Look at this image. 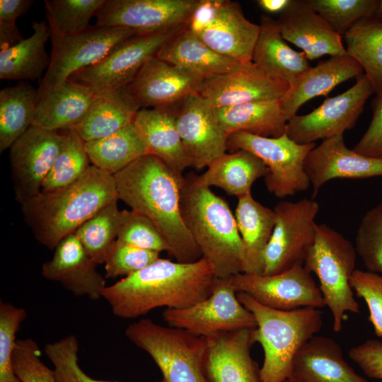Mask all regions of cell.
<instances>
[{
    "mask_svg": "<svg viewBox=\"0 0 382 382\" xmlns=\"http://www.w3.org/2000/svg\"><path fill=\"white\" fill-rule=\"evenodd\" d=\"M158 258L159 253L157 252L139 248L116 240L104 262L105 277H127L148 267Z\"/></svg>",
    "mask_w": 382,
    "mask_h": 382,
    "instance_id": "obj_47",
    "label": "cell"
},
{
    "mask_svg": "<svg viewBox=\"0 0 382 382\" xmlns=\"http://www.w3.org/2000/svg\"><path fill=\"white\" fill-rule=\"evenodd\" d=\"M185 26L139 34L119 44L99 62L72 74L69 79L86 86L96 93L128 86L150 58Z\"/></svg>",
    "mask_w": 382,
    "mask_h": 382,
    "instance_id": "obj_12",
    "label": "cell"
},
{
    "mask_svg": "<svg viewBox=\"0 0 382 382\" xmlns=\"http://www.w3.org/2000/svg\"><path fill=\"white\" fill-rule=\"evenodd\" d=\"M113 177L118 199L156 224L168 246V253L177 262L189 263L202 258L182 215L183 175L149 154Z\"/></svg>",
    "mask_w": 382,
    "mask_h": 382,
    "instance_id": "obj_1",
    "label": "cell"
},
{
    "mask_svg": "<svg viewBox=\"0 0 382 382\" xmlns=\"http://www.w3.org/2000/svg\"><path fill=\"white\" fill-rule=\"evenodd\" d=\"M374 18L382 21V0L378 1V4Z\"/></svg>",
    "mask_w": 382,
    "mask_h": 382,
    "instance_id": "obj_56",
    "label": "cell"
},
{
    "mask_svg": "<svg viewBox=\"0 0 382 382\" xmlns=\"http://www.w3.org/2000/svg\"><path fill=\"white\" fill-rule=\"evenodd\" d=\"M215 114L228 136L233 132H245L261 137H278L286 133L288 122L280 100L215 108Z\"/></svg>",
    "mask_w": 382,
    "mask_h": 382,
    "instance_id": "obj_34",
    "label": "cell"
},
{
    "mask_svg": "<svg viewBox=\"0 0 382 382\" xmlns=\"http://www.w3.org/2000/svg\"><path fill=\"white\" fill-rule=\"evenodd\" d=\"M308 3L333 29L345 36L362 21L374 18L378 0H308Z\"/></svg>",
    "mask_w": 382,
    "mask_h": 382,
    "instance_id": "obj_42",
    "label": "cell"
},
{
    "mask_svg": "<svg viewBox=\"0 0 382 382\" xmlns=\"http://www.w3.org/2000/svg\"><path fill=\"white\" fill-rule=\"evenodd\" d=\"M232 281L237 293H245L273 309L292 311L325 306L319 286L303 265L273 275L242 272L233 276Z\"/></svg>",
    "mask_w": 382,
    "mask_h": 382,
    "instance_id": "obj_14",
    "label": "cell"
},
{
    "mask_svg": "<svg viewBox=\"0 0 382 382\" xmlns=\"http://www.w3.org/2000/svg\"><path fill=\"white\" fill-rule=\"evenodd\" d=\"M253 329L204 337V371L208 382H261L260 369L250 356Z\"/></svg>",
    "mask_w": 382,
    "mask_h": 382,
    "instance_id": "obj_21",
    "label": "cell"
},
{
    "mask_svg": "<svg viewBox=\"0 0 382 382\" xmlns=\"http://www.w3.org/2000/svg\"><path fill=\"white\" fill-rule=\"evenodd\" d=\"M347 54L361 66L376 95L382 93V21H361L345 36Z\"/></svg>",
    "mask_w": 382,
    "mask_h": 382,
    "instance_id": "obj_38",
    "label": "cell"
},
{
    "mask_svg": "<svg viewBox=\"0 0 382 382\" xmlns=\"http://www.w3.org/2000/svg\"><path fill=\"white\" fill-rule=\"evenodd\" d=\"M198 0H105L96 25L124 28L139 34L186 26Z\"/></svg>",
    "mask_w": 382,
    "mask_h": 382,
    "instance_id": "obj_17",
    "label": "cell"
},
{
    "mask_svg": "<svg viewBox=\"0 0 382 382\" xmlns=\"http://www.w3.org/2000/svg\"><path fill=\"white\" fill-rule=\"evenodd\" d=\"M140 109L127 86L100 91L74 129L85 142L99 140L133 122Z\"/></svg>",
    "mask_w": 382,
    "mask_h": 382,
    "instance_id": "obj_29",
    "label": "cell"
},
{
    "mask_svg": "<svg viewBox=\"0 0 382 382\" xmlns=\"http://www.w3.org/2000/svg\"><path fill=\"white\" fill-rule=\"evenodd\" d=\"M85 141L74 129H67L62 149L45 179L41 192L64 188L78 180L91 166Z\"/></svg>",
    "mask_w": 382,
    "mask_h": 382,
    "instance_id": "obj_39",
    "label": "cell"
},
{
    "mask_svg": "<svg viewBox=\"0 0 382 382\" xmlns=\"http://www.w3.org/2000/svg\"><path fill=\"white\" fill-rule=\"evenodd\" d=\"M119 213L117 199L114 200L74 233L88 255L98 265L105 262L109 250L117 240Z\"/></svg>",
    "mask_w": 382,
    "mask_h": 382,
    "instance_id": "obj_41",
    "label": "cell"
},
{
    "mask_svg": "<svg viewBox=\"0 0 382 382\" xmlns=\"http://www.w3.org/2000/svg\"><path fill=\"white\" fill-rule=\"evenodd\" d=\"M105 0H45L46 18L51 35H74L87 30Z\"/></svg>",
    "mask_w": 382,
    "mask_h": 382,
    "instance_id": "obj_40",
    "label": "cell"
},
{
    "mask_svg": "<svg viewBox=\"0 0 382 382\" xmlns=\"http://www.w3.org/2000/svg\"><path fill=\"white\" fill-rule=\"evenodd\" d=\"M259 31L260 25L245 18L238 2L225 0L214 23L197 37L216 52L248 63Z\"/></svg>",
    "mask_w": 382,
    "mask_h": 382,
    "instance_id": "obj_28",
    "label": "cell"
},
{
    "mask_svg": "<svg viewBox=\"0 0 382 382\" xmlns=\"http://www.w3.org/2000/svg\"><path fill=\"white\" fill-rule=\"evenodd\" d=\"M252 62L270 76L288 84L311 66L303 52L292 49L282 37L277 20L260 17Z\"/></svg>",
    "mask_w": 382,
    "mask_h": 382,
    "instance_id": "obj_31",
    "label": "cell"
},
{
    "mask_svg": "<svg viewBox=\"0 0 382 382\" xmlns=\"http://www.w3.org/2000/svg\"><path fill=\"white\" fill-rule=\"evenodd\" d=\"M125 334L158 366L165 382H208L204 371L206 338L141 318Z\"/></svg>",
    "mask_w": 382,
    "mask_h": 382,
    "instance_id": "obj_7",
    "label": "cell"
},
{
    "mask_svg": "<svg viewBox=\"0 0 382 382\" xmlns=\"http://www.w3.org/2000/svg\"><path fill=\"white\" fill-rule=\"evenodd\" d=\"M289 378L296 382H368L345 360L337 342L318 335L299 350Z\"/></svg>",
    "mask_w": 382,
    "mask_h": 382,
    "instance_id": "obj_25",
    "label": "cell"
},
{
    "mask_svg": "<svg viewBox=\"0 0 382 382\" xmlns=\"http://www.w3.org/2000/svg\"><path fill=\"white\" fill-rule=\"evenodd\" d=\"M267 173V166L258 157L240 149L225 153L214 161L203 174L195 175V178L201 185L219 187L239 198L250 194L255 181L265 177Z\"/></svg>",
    "mask_w": 382,
    "mask_h": 382,
    "instance_id": "obj_33",
    "label": "cell"
},
{
    "mask_svg": "<svg viewBox=\"0 0 382 382\" xmlns=\"http://www.w3.org/2000/svg\"><path fill=\"white\" fill-rule=\"evenodd\" d=\"M315 239L303 266L313 272L319 289L332 318V329L340 332L347 313H359L350 279L354 272L357 252L354 245L325 224H316Z\"/></svg>",
    "mask_w": 382,
    "mask_h": 382,
    "instance_id": "obj_6",
    "label": "cell"
},
{
    "mask_svg": "<svg viewBox=\"0 0 382 382\" xmlns=\"http://www.w3.org/2000/svg\"><path fill=\"white\" fill-rule=\"evenodd\" d=\"M33 34L19 43L0 51V79L35 80L47 71L50 57L45 45L51 37L45 21L32 24Z\"/></svg>",
    "mask_w": 382,
    "mask_h": 382,
    "instance_id": "obj_35",
    "label": "cell"
},
{
    "mask_svg": "<svg viewBox=\"0 0 382 382\" xmlns=\"http://www.w3.org/2000/svg\"><path fill=\"white\" fill-rule=\"evenodd\" d=\"M175 120L192 167H208L226 153L228 135L216 118L215 108L199 93L175 105Z\"/></svg>",
    "mask_w": 382,
    "mask_h": 382,
    "instance_id": "obj_16",
    "label": "cell"
},
{
    "mask_svg": "<svg viewBox=\"0 0 382 382\" xmlns=\"http://www.w3.org/2000/svg\"><path fill=\"white\" fill-rule=\"evenodd\" d=\"M237 297L256 320L253 340L260 344L264 352L261 382L284 381L291 376L299 350L321 330L322 311L312 307L280 311L263 306L243 292H238Z\"/></svg>",
    "mask_w": 382,
    "mask_h": 382,
    "instance_id": "obj_5",
    "label": "cell"
},
{
    "mask_svg": "<svg viewBox=\"0 0 382 382\" xmlns=\"http://www.w3.org/2000/svg\"><path fill=\"white\" fill-rule=\"evenodd\" d=\"M117 240L135 247L168 252V246L156 224L147 216L124 209L120 211Z\"/></svg>",
    "mask_w": 382,
    "mask_h": 382,
    "instance_id": "obj_44",
    "label": "cell"
},
{
    "mask_svg": "<svg viewBox=\"0 0 382 382\" xmlns=\"http://www.w3.org/2000/svg\"><path fill=\"white\" fill-rule=\"evenodd\" d=\"M316 146V143H296L286 133L278 137H265L236 132L227 141V147L232 151H248L264 163L267 168L265 186L278 198L294 195L309 187L304 162Z\"/></svg>",
    "mask_w": 382,
    "mask_h": 382,
    "instance_id": "obj_8",
    "label": "cell"
},
{
    "mask_svg": "<svg viewBox=\"0 0 382 382\" xmlns=\"http://www.w3.org/2000/svg\"><path fill=\"white\" fill-rule=\"evenodd\" d=\"M204 78L156 57L149 59L127 86L140 108L175 105L199 92Z\"/></svg>",
    "mask_w": 382,
    "mask_h": 382,
    "instance_id": "obj_20",
    "label": "cell"
},
{
    "mask_svg": "<svg viewBox=\"0 0 382 382\" xmlns=\"http://www.w3.org/2000/svg\"><path fill=\"white\" fill-rule=\"evenodd\" d=\"M354 247L366 270L382 275V201L361 218Z\"/></svg>",
    "mask_w": 382,
    "mask_h": 382,
    "instance_id": "obj_43",
    "label": "cell"
},
{
    "mask_svg": "<svg viewBox=\"0 0 382 382\" xmlns=\"http://www.w3.org/2000/svg\"><path fill=\"white\" fill-rule=\"evenodd\" d=\"M13 365L21 382H58L54 370L41 360L39 345L31 338L16 340Z\"/></svg>",
    "mask_w": 382,
    "mask_h": 382,
    "instance_id": "obj_48",
    "label": "cell"
},
{
    "mask_svg": "<svg viewBox=\"0 0 382 382\" xmlns=\"http://www.w3.org/2000/svg\"><path fill=\"white\" fill-rule=\"evenodd\" d=\"M85 147L92 165L111 175L149 154L134 122L109 137L85 142Z\"/></svg>",
    "mask_w": 382,
    "mask_h": 382,
    "instance_id": "obj_36",
    "label": "cell"
},
{
    "mask_svg": "<svg viewBox=\"0 0 382 382\" xmlns=\"http://www.w3.org/2000/svg\"><path fill=\"white\" fill-rule=\"evenodd\" d=\"M27 317L26 311L11 303H0V382H21L15 373L13 353L16 333Z\"/></svg>",
    "mask_w": 382,
    "mask_h": 382,
    "instance_id": "obj_46",
    "label": "cell"
},
{
    "mask_svg": "<svg viewBox=\"0 0 382 382\" xmlns=\"http://www.w3.org/2000/svg\"><path fill=\"white\" fill-rule=\"evenodd\" d=\"M350 285L357 296L366 303L375 335L382 337V275L356 269Z\"/></svg>",
    "mask_w": 382,
    "mask_h": 382,
    "instance_id": "obj_49",
    "label": "cell"
},
{
    "mask_svg": "<svg viewBox=\"0 0 382 382\" xmlns=\"http://www.w3.org/2000/svg\"><path fill=\"white\" fill-rule=\"evenodd\" d=\"M215 279L213 269L202 257L189 263L158 258L106 286L102 298L116 317L133 319L159 307H190L212 294Z\"/></svg>",
    "mask_w": 382,
    "mask_h": 382,
    "instance_id": "obj_2",
    "label": "cell"
},
{
    "mask_svg": "<svg viewBox=\"0 0 382 382\" xmlns=\"http://www.w3.org/2000/svg\"><path fill=\"white\" fill-rule=\"evenodd\" d=\"M277 21L282 37L301 49L308 60L347 54L342 36L313 10L308 0H292Z\"/></svg>",
    "mask_w": 382,
    "mask_h": 382,
    "instance_id": "obj_23",
    "label": "cell"
},
{
    "mask_svg": "<svg viewBox=\"0 0 382 382\" xmlns=\"http://www.w3.org/2000/svg\"><path fill=\"white\" fill-rule=\"evenodd\" d=\"M24 39L16 23H0V51L14 46Z\"/></svg>",
    "mask_w": 382,
    "mask_h": 382,
    "instance_id": "obj_54",
    "label": "cell"
},
{
    "mask_svg": "<svg viewBox=\"0 0 382 382\" xmlns=\"http://www.w3.org/2000/svg\"><path fill=\"white\" fill-rule=\"evenodd\" d=\"M362 74L361 66L347 54L330 57L310 66L289 83L280 99L288 120L309 100L326 96L339 84Z\"/></svg>",
    "mask_w": 382,
    "mask_h": 382,
    "instance_id": "obj_24",
    "label": "cell"
},
{
    "mask_svg": "<svg viewBox=\"0 0 382 382\" xmlns=\"http://www.w3.org/2000/svg\"><path fill=\"white\" fill-rule=\"evenodd\" d=\"M292 0H257L259 8L270 14L283 13L291 4Z\"/></svg>",
    "mask_w": 382,
    "mask_h": 382,
    "instance_id": "obj_55",
    "label": "cell"
},
{
    "mask_svg": "<svg viewBox=\"0 0 382 382\" xmlns=\"http://www.w3.org/2000/svg\"><path fill=\"white\" fill-rule=\"evenodd\" d=\"M96 93L70 79L37 95L32 126L58 131L71 129L85 116Z\"/></svg>",
    "mask_w": 382,
    "mask_h": 382,
    "instance_id": "obj_27",
    "label": "cell"
},
{
    "mask_svg": "<svg viewBox=\"0 0 382 382\" xmlns=\"http://www.w3.org/2000/svg\"><path fill=\"white\" fill-rule=\"evenodd\" d=\"M118 196L113 175L91 165L75 183L40 192L20 204L35 238L49 249L75 231Z\"/></svg>",
    "mask_w": 382,
    "mask_h": 382,
    "instance_id": "obj_3",
    "label": "cell"
},
{
    "mask_svg": "<svg viewBox=\"0 0 382 382\" xmlns=\"http://www.w3.org/2000/svg\"><path fill=\"white\" fill-rule=\"evenodd\" d=\"M33 0H0V23H16L34 4Z\"/></svg>",
    "mask_w": 382,
    "mask_h": 382,
    "instance_id": "obj_53",
    "label": "cell"
},
{
    "mask_svg": "<svg viewBox=\"0 0 382 382\" xmlns=\"http://www.w3.org/2000/svg\"><path fill=\"white\" fill-rule=\"evenodd\" d=\"M79 350L78 339L74 335L45 345L44 352L54 366L58 382H118L98 380L88 376L79 364Z\"/></svg>",
    "mask_w": 382,
    "mask_h": 382,
    "instance_id": "obj_45",
    "label": "cell"
},
{
    "mask_svg": "<svg viewBox=\"0 0 382 382\" xmlns=\"http://www.w3.org/2000/svg\"><path fill=\"white\" fill-rule=\"evenodd\" d=\"M64 134L31 126L10 147L15 198L20 204L37 195L59 154Z\"/></svg>",
    "mask_w": 382,
    "mask_h": 382,
    "instance_id": "obj_15",
    "label": "cell"
},
{
    "mask_svg": "<svg viewBox=\"0 0 382 382\" xmlns=\"http://www.w3.org/2000/svg\"><path fill=\"white\" fill-rule=\"evenodd\" d=\"M156 57L202 78L231 72L243 64L213 50L186 28L167 41Z\"/></svg>",
    "mask_w": 382,
    "mask_h": 382,
    "instance_id": "obj_32",
    "label": "cell"
},
{
    "mask_svg": "<svg viewBox=\"0 0 382 382\" xmlns=\"http://www.w3.org/2000/svg\"><path fill=\"white\" fill-rule=\"evenodd\" d=\"M288 87L287 83L270 76L250 62L231 72L204 78L198 93L214 107L222 108L280 100Z\"/></svg>",
    "mask_w": 382,
    "mask_h": 382,
    "instance_id": "obj_18",
    "label": "cell"
},
{
    "mask_svg": "<svg viewBox=\"0 0 382 382\" xmlns=\"http://www.w3.org/2000/svg\"><path fill=\"white\" fill-rule=\"evenodd\" d=\"M282 382H296V381L291 378H288Z\"/></svg>",
    "mask_w": 382,
    "mask_h": 382,
    "instance_id": "obj_57",
    "label": "cell"
},
{
    "mask_svg": "<svg viewBox=\"0 0 382 382\" xmlns=\"http://www.w3.org/2000/svg\"><path fill=\"white\" fill-rule=\"evenodd\" d=\"M184 222L217 278L243 272L242 240L235 215L226 201L195 175L185 177L181 197Z\"/></svg>",
    "mask_w": 382,
    "mask_h": 382,
    "instance_id": "obj_4",
    "label": "cell"
},
{
    "mask_svg": "<svg viewBox=\"0 0 382 382\" xmlns=\"http://www.w3.org/2000/svg\"><path fill=\"white\" fill-rule=\"evenodd\" d=\"M374 93L364 74L346 91L326 98L311 112L288 120L286 134L299 144L343 135L357 123L368 98Z\"/></svg>",
    "mask_w": 382,
    "mask_h": 382,
    "instance_id": "obj_13",
    "label": "cell"
},
{
    "mask_svg": "<svg viewBox=\"0 0 382 382\" xmlns=\"http://www.w3.org/2000/svg\"><path fill=\"white\" fill-rule=\"evenodd\" d=\"M54 250L52 257L42 265V277L60 283L74 296L101 299L105 279L75 233L62 239Z\"/></svg>",
    "mask_w": 382,
    "mask_h": 382,
    "instance_id": "obj_22",
    "label": "cell"
},
{
    "mask_svg": "<svg viewBox=\"0 0 382 382\" xmlns=\"http://www.w3.org/2000/svg\"><path fill=\"white\" fill-rule=\"evenodd\" d=\"M320 206L313 199L281 201L273 209L275 224L265 251L264 275H273L297 265L314 242Z\"/></svg>",
    "mask_w": 382,
    "mask_h": 382,
    "instance_id": "obj_9",
    "label": "cell"
},
{
    "mask_svg": "<svg viewBox=\"0 0 382 382\" xmlns=\"http://www.w3.org/2000/svg\"><path fill=\"white\" fill-rule=\"evenodd\" d=\"M224 2L225 0H198L185 28L199 35L214 23Z\"/></svg>",
    "mask_w": 382,
    "mask_h": 382,
    "instance_id": "obj_52",
    "label": "cell"
},
{
    "mask_svg": "<svg viewBox=\"0 0 382 382\" xmlns=\"http://www.w3.org/2000/svg\"><path fill=\"white\" fill-rule=\"evenodd\" d=\"M163 318L170 327L202 337L257 326L253 313L239 301L232 277H216L207 298L187 308H167Z\"/></svg>",
    "mask_w": 382,
    "mask_h": 382,
    "instance_id": "obj_10",
    "label": "cell"
},
{
    "mask_svg": "<svg viewBox=\"0 0 382 382\" xmlns=\"http://www.w3.org/2000/svg\"><path fill=\"white\" fill-rule=\"evenodd\" d=\"M372 107L370 124L353 150L367 156L382 157V93L376 95Z\"/></svg>",
    "mask_w": 382,
    "mask_h": 382,
    "instance_id": "obj_51",
    "label": "cell"
},
{
    "mask_svg": "<svg viewBox=\"0 0 382 382\" xmlns=\"http://www.w3.org/2000/svg\"><path fill=\"white\" fill-rule=\"evenodd\" d=\"M348 354L366 376L382 380V341L366 340L352 347Z\"/></svg>",
    "mask_w": 382,
    "mask_h": 382,
    "instance_id": "obj_50",
    "label": "cell"
},
{
    "mask_svg": "<svg viewBox=\"0 0 382 382\" xmlns=\"http://www.w3.org/2000/svg\"><path fill=\"white\" fill-rule=\"evenodd\" d=\"M175 105L141 108L136 114L134 123L149 154L159 158L177 174L183 175L192 164L177 128Z\"/></svg>",
    "mask_w": 382,
    "mask_h": 382,
    "instance_id": "obj_26",
    "label": "cell"
},
{
    "mask_svg": "<svg viewBox=\"0 0 382 382\" xmlns=\"http://www.w3.org/2000/svg\"><path fill=\"white\" fill-rule=\"evenodd\" d=\"M139 34L124 28L94 25L74 35H51L50 63L37 89V95L99 62L122 42Z\"/></svg>",
    "mask_w": 382,
    "mask_h": 382,
    "instance_id": "obj_11",
    "label": "cell"
},
{
    "mask_svg": "<svg viewBox=\"0 0 382 382\" xmlns=\"http://www.w3.org/2000/svg\"><path fill=\"white\" fill-rule=\"evenodd\" d=\"M235 218L242 240L243 273L263 274L265 251L275 224V213L251 193L238 198Z\"/></svg>",
    "mask_w": 382,
    "mask_h": 382,
    "instance_id": "obj_30",
    "label": "cell"
},
{
    "mask_svg": "<svg viewBox=\"0 0 382 382\" xmlns=\"http://www.w3.org/2000/svg\"><path fill=\"white\" fill-rule=\"evenodd\" d=\"M304 170L315 197L332 179H362L382 176V157H371L349 149L343 135L326 139L308 154Z\"/></svg>",
    "mask_w": 382,
    "mask_h": 382,
    "instance_id": "obj_19",
    "label": "cell"
},
{
    "mask_svg": "<svg viewBox=\"0 0 382 382\" xmlns=\"http://www.w3.org/2000/svg\"><path fill=\"white\" fill-rule=\"evenodd\" d=\"M37 92L27 83L0 91V152L11 145L33 125Z\"/></svg>",
    "mask_w": 382,
    "mask_h": 382,
    "instance_id": "obj_37",
    "label": "cell"
}]
</instances>
